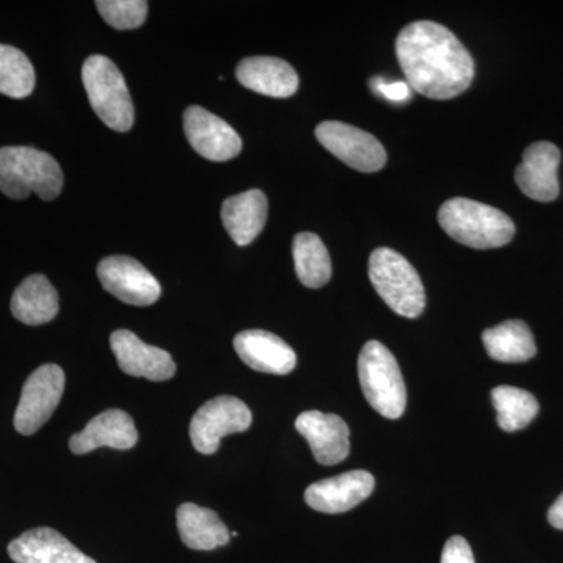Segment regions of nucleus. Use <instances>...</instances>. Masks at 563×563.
I'll return each mask as SVG.
<instances>
[{"label": "nucleus", "instance_id": "28", "mask_svg": "<svg viewBox=\"0 0 563 563\" xmlns=\"http://www.w3.org/2000/svg\"><path fill=\"white\" fill-rule=\"evenodd\" d=\"M442 563H476L472 547L461 536L451 537L444 544Z\"/></svg>", "mask_w": 563, "mask_h": 563}, {"label": "nucleus", "instance_id": "23", "mask_svg": "<svg viewBox=\"0 0 563 563\" xmlns=\"http://www.w3.org/2000/svg\"><path fill=\"white\" fill-rule=\"evenodd\" d=\"M485 351L493 361L521 363L537 354L536 340L529 325L521 320L504 321L483 333Z\"/></svg>", "mask_w": 563, "mask_h": 563}, {"label": "nucleus", "instance_id": "9", "mask_svg": "<svg viewBox=\"0 0 563 563\" xmlns=\"http://www.w3.org/2000/svg\"><path fill=\"white\" fill-rule=\"evenodd\" d=\"M314 135L325 150L355 172H380L387 163V152L379 140L354 125L325 121L318 125Z\"/></svg>", "mask_w": 563, "mask_h": 563}, {"label": "nucleus", "instance_id": "27", "mask_svg": "<svg viewBox=\"0 0 563 563\" xmlns=\"http://www.w3.org/2000/svg\"><path fill=\"white\" fill-rule=\"evenodd\" d=\"M96 7L107 24L117 31L139 29L146 21L150 10L144 0H99Z\"/></svg>", "mask_w": 563, "mask_h": 563}, {"label": "nucleus", "instance_id": "10", "mask_svg": "<svg viewBox=\"0 0 563 563\" xmlns=\"http://www.w3.org/2000/svg\"><path fill=\"white\" fill-rule=\"evenodd\" d=\"M103 290L129 306H152L161 299L162 287L150 269L128 255H111L98 266Z\"/></svg>", "mask_w": 563, "mask_h": 563}, {"label": "nucleus", "instance_id": "29", "mask_svg": "<svg viewBox=\"0 0 563 563\" xmlns=\"http://www.w3.org/2000/svg\"><path fill=\"white\" fill-rule=\"evenodd\" d=\"M373 90L377 95L384 96L387 101L402 103L409 101L410 91L412 88L409 87L407 81H387L383 79L373 80Z\"/></svg>", "mask_w": 563, "mask_h": 563}, {"label": "nucleus", "instance_id": "15", "mask_svg": "<svg viewBox=\"0 0 563 563\" xmlns=\"http://www.w3.org/2000/svg\"><path fill=\"white\" fill-rule=\"evenodd\" d=\"M296 429L321 465H336L350 455V428L339 415L310 410L296 418Z\"/></svg>", "mask_w": 563, "mask_h": 563}, {"label": "nucleus", "instance_id": "16", "mask_svg": "<svg viewBox=\"0 0 563 563\" xmlns=\"http://www.w3.org/2000/svg\"><path fill=\"white\" fill-rule=\"evenodd\" d=\"M139 442V431L131 415L120 409H110L99 413L88 422L84 431L70 437V453L84 455L99 448L111 450H131Z\"/></svg>", "mask_w": 563, "mask_h": 563}, {"label": "nucleus", "instance_id": "26", "mask_svg": "<svg viewBox=\"0 0 563 563\" xmlns=\"http://www.w3.org/2000/svg\"><path fill=\"white\" fill-rule=\"evenodd\" d=\"M32 62L24 52L0 44V95L13 99L29 98L35 90Z\"/></svg>", "mask_w": 563, "mask_h": 563}, {"label": "nucleus", "instance_id": "7", "mask_svg": "<svg viewBox=\"0 0 563 563\" xmlns=\"http://www.w3.org/2000/svg\"><path fill=\"white\" fill-rule=\"evenodd\" d=\"M65 372L58 365L35 369L22 387L14 413V429L22 435H33L51 420L65 391Z\"/></svg>", "mask_w": 563, "mask_h": 563}, {"label": "nucleus", "instance_id": "24", "mask_svg": "<svg viewBox=\"0 0 563 563\" xmlns=\"http://www.w3.org/2000/svg\"><path fill=\"white\" fill-rule=\"evenodd\" d=\"M292 261L298 279L307 288L324 287L332 276V262L328 247L314 233H298L292 240Z\"/></svg>", "mask_w": 563, "mask_h": 563}, {"label": "nucleus", "instance_id": "11", "mask_svg": "<svg viewBox=\"0 0 563 563\" xmlns=\"http://www.w3.org/2000/svg\"><path fill=\"white\" fill-rule=\"evenodd\" d=\"M184 129L192 150L207 161L228 162L242 152V139L235 129L202 107L185 110Z\"/></svg>", "mask_w": 563, "mask_h": 563}, {"label": "nucleus", "instance_id": "5", "mask_svg": "<svg viewBox=\"0 0 563 563\" xmlns=\"http://www.w3.org/2000/svg\"><path fill=\"white\" fill-rule=\"evenodd\" d=\"M368 276L385 303L404 318H418L426 307V291L412 263L390 247L373 252Z\"/></svg>", "mask_w": 563, "mask_h": 563}, {"label": "nucleus", "instance_id": "21", "mask_svg": "<svg viewBox=\"0 0 563 563\" xmlns=\"http://www.w3.org/2000/svg\"><path fill=\"white\" fill-rule=\"evenodd\" d=\"M58 310V292L43 274L22 280L11 298V313L27 325L46 324L57 317Z\"/></svg>", "mask_w": 563, "mask_h": 563}, {"label": "nucleus", "instance_id": "19", "mask_svg": "<svg viewBox=\"0 0 563 563\" xmlns=\"http://www.w3.org/2000/svg\"><path fill=\"white\" fill-rule=\"evenodd\" d=\"M236 79L247 90L269 98H290L299 88L296 70L276 57L244 58L236 66Z\"/></svg>", "mask_w": 563, "mask_h": 563}, {"label": "nucleus", "instance_id": "2", "mask_svg": "<svg viewBox=\"0 0 563 563\" xmlns=\"http://www.w3.org/2000/svg\"><path fill=\"white\" fill-rule=\"evenodd\" d=\"M439 222L444 232L474 250H495L512 242L514 221L504 211L472 199L454 198L440 207Z\"/></svg>", "mask_w": 563, "mask_h": 563}, {"label": "nucleus", "instance_id": "17", "mask_svg": "<svg viewBox=\"0 0 563 563\" xmlns=\"http://www.w3.org/2000/svg\"><path fill=\"white\" fill-rule=\"evenodd\" d=\"M236 354L255 372L285 376L295 369L296 352L272 332L244 331L233 339Z\"/></svg>", "mask_w": 563, "mask_h": 563}, {"label": "nucleus", "instance_id": "3", "mask_svg": "<svg viewBox=\"0 0 563 563\" xmlns=\"http://www.w3.org/2000/svg\"><path fill=\"white\" fill-rule=\"evenodd\" d=\"M63 190L60 165L47 152L35 147H0V191L11 199L35 192L43 201H54Z\"/></svg>", "mask_w": 563, "mask_h": 563}, {"label": "nucleus", "instance_id": "13", "mask_svg": "<svg viewBox=\"0 0 563 563\" xmlns=\"http://www.w3.org/2000/svg\"><path fill=\"white\" fill-rule=\"evenodd\" d=\"M110 344L111 351L117 355L118 365L129 376L163 383L176 374V363L169 352L141 342L131 331L121 329L111 333Z\"/></svg>", "mask_w": 563, "mask_h": 563}, {"label": "nucleus", "instance_id": "30", "mask_svg": "<svg viewBox=\"0 0 563 563\" xmlns=\"http://www.w3.org/2000/svg\"><path fill=\"white\" fill-rule=\"evenodd\" d=\"M548 521L553 528L563 531V493L559 496L558 501L551 506L550 512H548Z\"/></svg>", "mask_w": 563, "mask_h": 563}, {"label": "nucleus", "instance_id": "25", "mask_svg": "<svg viewBox=\"0 0 563 563\" xmlns=\"http://www.w3.org/2000/svg\"><path fill=\"white\" fill-rule=\"evenodd\" d=\"M492 402L498 413V426L506 432L525 429L540 410L532 393L509 385L493 388Z\"/></svg>", "mask_w": 563, "mask_h": 563}, {"label": "nucleus", "instance_id": "18", "mask_svg": "<svg viewBox=\"0 0 563 563\" xmlns=\"http://www.w3.org/2000/svg\"><path fill=\"white\" fill-rule=\"evenodd\" d=\"M9 555L14 563H96L51 528L22 533L9 544Z\"/></svg>", "mask_w": 563, "mask_h": 563}, {"label": "nucleus", "instance_id": "20", "mask_svg": "<svg viewBox=\"0 0 563 563\" xmlns=\"http://www.w3.org/2000/svg\"><path fill=\"white\" fill-rule=\"evenodd\" d=\"M266 217L268 199L261 190L240 192L222 203V224L239 246H247L261 235Z\"/></svg>", "mask_w": 563, "mask_h": 563}, {"label": "nucleus", "instance_id": "12", "mask_svg": "<svg viewBox=\"0 0 563 563\" xmlns=\"http://www.w3.org/2000/svg\"><path fill=\"white\" fill-rule=\"evenodd\" d=\"M561 165V151L553 143L537 141L526 147L523 162L515 169V180L528 198L539 202H553L558 199V169Z\"/></svg>", "mask_w": 563, "mask_h": 563}, {"label": "nucleus", "instance_id": "6", "mask_svg": "<svg viewBox=\"0 0 563 563\" xmlns=\"http://www.w3.org/2000/svg\"><path fill=\"white\" fill-rule=\"evenodd\" d=\"M358 379L363 395L377 413L398 420L407 406V390L395 355L383 343L372 340L358 355Z\"/></svg>", "mask_w": 563, "mask_h": 563}, {"label": "nucleus", "instance_id": "14", "mask_svg": "<svg viewBox=\"0 0 563 563\" xmlns=\"http://www.w3.org/2000/svg\"><path fill=\"white\" fill-rule=\"evenodd\" d=\"M374 477L365 470H354L310 485L306 490L307 506L317 512L344 514L365 501L374 490Z\"/></svg>", "mask_w": 563, "mask_h": 563}, {"label": "nucleus", "instance_id": "1", "mask_svg": "<svg viewBox=\"0 0 563 563\" xmlns=\"http://www.w3.org/2000/svg\"><path fill=\"white\" fill-rule=\"evenodd\" d=\"M396 55L407 84L418 95L437 101L457 98L474 79V62L450 29L432 21L404 27Z\"/></svg>", "mask_w": 563, "mask_h": 563}, {"label": "nucleus", "instance_id": "22", "mask_svg": "<svg viewBox=\"0 0 563 563\" xmlns=\"http://www.w3.org/2000/svg\"><path fill=\"white\" fill-rule=\"evenodd\" d=\"M177 529L190 550L211 551L231 542V532L218 514L191 503L177 509Z\"/></svg>", "mask_w": 563, "mask_h": 563}, {"label": "nucleus", "instance_id": "8", "mask_svg": "<svg viewBox=\"0 0 563 563\" xmlns=\"http://www.w3.org/2000/svg\"><path fill=\"white\" fill-rule=\"evenodd\" d=\"M252 424L250 407L233 396H218L203 404L190 424V439L198 453L211 455L222 437L247 431Z\"/></svg>", "mask_w": 563, "mask_h": 563}, {"label": "nucleus", "instance_id": "4", "mask_svg": "<svg viewBox=\"0 0 563 563\" xmlns=\"http://www.w3.org/2000/svg\"><path fill=\"white\" fill-rule=\"evenodd\" d=\"M81 80L99 120L111 131H131L135 122V110L118 66L103 55H91L81 68Z\"/></svg>", "mask_w": 563, "mask_h": 563}]
</instances>
